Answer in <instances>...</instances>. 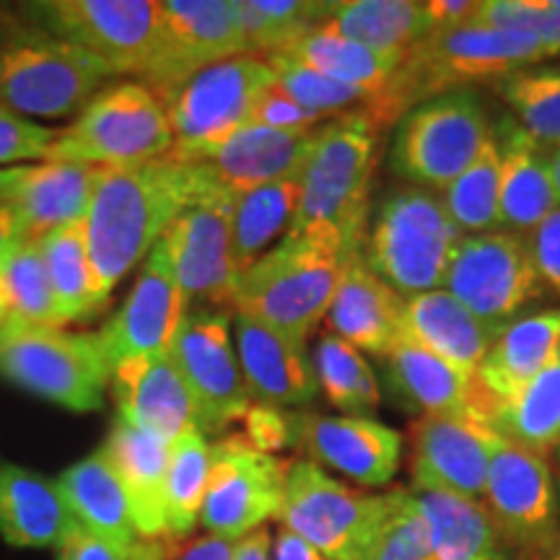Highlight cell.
<instances>
[{"instance_id":"6da1fadb","label":"cell","mask_w":560,"mask_h":560,"mask_svg":"<svg viewBox=\"0 0 560 560\" xmlns=\"http://www.w3.org/2000/svg\"><path fill=\"white\" fill-rule=\"evenodd\" d=\"M187 202V174L170 156L138 166H96L83 226L107 296L164 240Z\"/></svg>"},{"instance_id":"7a4b0ae2","label":"cell","mask_w":560,"mask_h":560,"mask_svg":"<svg viewBox=\"0 0 560 560\" xmlns=\"http://www.w3.org/2000/svg\"><path fill=\"white\" fill-rule=\"evenodd\" d=\"M552 55L527 34L467 24L420 39L397 68L389 89L376 100L366 120L376 130L400 122L412 107L450 91L499 83L514 70L542 66Z\"/></svg>"},{"instance_id":"3957f363","label":"cell","mask_w":560,"mask_h":560,"mask_svg":"<svg viewBox=\"0 0 560 560\" xmlns=\"http://www.w3.org/2000/svg\"><path fill=\"white\" fill-rule=\"evenodd\" d=\"M376 128L366 117H335L317 128L299 172L301 198L289 234H306L359 252L369 219Z\"/></svg>"},{"instance_id":"277c9868","label":"cell","mask_w":560,"mask_h":560,"mask_svg":"<svg viewBox=\"0 0 560 560\" xmlns=\"http://www.w3.org/2000/svg\"><path fill=\"white\" fill-rule=\"evenodd\" d=\"M355 255V252H353ZM338 244L306 234H285L236 280L234 312L310 340L327 319L350 257Z\"/></svg>"},{"instance_id":"5b68a950","label":"cell","mask_w":560,"mask_h":560,"mask_svg":"<svg viewBox=\"0 0 560 560\" xmlns=\"http://www.w3.org/2000/svg\"><path fill=\"white\" fill-rule=\"evenodd\" d=\"M465 234L454 226L436 192L402 185L376 206L359 255L400 296L436 291Z\"/></svg>"},{"instance_id":"8992f818","label":"cell","mask_w":560,"mask_h":560,"mask_svg":"<svg viewBox=\"0 0 560 560\" xmlns=\"http://www.w3.org/2000/svg\"><path fill=\"white\" fill-rule=\"evenodd\" d=\"M112 70L73 42L21 24L0 47V107L32 120L86 109Z\"/></svg>"},{"instance_id":"52a82bcc","label":"cell","mask_w":560,"mask_h":560,"mask_svg":"<svg viewBox=\"0 0 560 560\" xmlns=\"http://www.w3.org/2000/svg\"><path fill=\"white\" fill-rule=\"evenodd\" d=\"M174 132L164 102L145 83H117L89 102L70 128L58 130L45 161L86 166H138L164 159Z\"/></svg>"},{"instance_id":"ba28073f","label":"cell","mask_w":560,"mask_h":560,"mask_svg":"<svg viewBox=\"0 0 560 560\" xmlns=\"http://www.w3.org/2000/svg\"><path fill=\"white\" fill-rule=\"evenodd\" d=\"M490 117L475 89L420 102L397 122L389 166L405 185L441 192L478 156L490 136Z\"/></svg>"},{"instance_id":"9c48e42d","label":"cell","mask_w":560,"mask_h":560,"mask_svg":"<svg viewBox=\"0 0 560 560\" xmlns=\"http://www.w3.org/2000/svg\"><path fill=\"white\" fill-rule=\"evenodd\" d=\"M387 514L389 493L348 488L312 459L289 465L278 520L327 560H366Z\"/></svg>"},{"instance_id":"30bf717a","label":"cell","mask_w":560,"mask_h":560,"mask_svg":"<svg viewBox=\"0 0 560 560\" xmlns=\"http://www.w3.org/2000/svg\"><path fill=\"white\" fill-rule=\"evenodd\" d=\"M0 376L73 412L102 408L112 380L100 335L52 330L0 332Z\"/></svg>"},{"instance_id":"8fae6325","label":"cell","mask_w":560,"mask_h":560,"mask_svg":"<svg viewBox=\"0 0 560 560\" xmlns=\"http://www.w3.org/2000/svg\"><path fill=\"white\" fill-rule=\"evenodd\" d=\"M21 19L73 42L112 75H143L156 42L159 0H39L26 3Z\"/></svg>"},{"instance_id":"7c38bea8","label":"cell","mask_w":560,"mask_h":560,"mask_svg":"<svg viewBox=\"0 0 560 560\" xmlns=\"http://www.w3.org/2000/svg\"><path fill=\"white\" fill-rule=\"evenodd\" d=\"M314 132H280L244 125L219 143L172 149L166 156L185 170L190 202L200 198H240L272 182L299 177Z\"/></svg>"},{"instance_id":"4fadbf2b","label":"cell","mask_w":560,"mask_h":560,"mask_svg":"<svg viewBox=\"0 0 560 560\" xmlns=\"http://www.w3.org/2000/svg\"><path fill=\"white\" fill-rule=\"evenodd\" d=\"M441 289L499 330L514 322L524 306L548 293L535 268L527 236L503 229L465 236Z\"/></svg>"},{"instance_id":"5bb4252c","label":"cell","mask_w":560,"mask_h":560,"mask_svg":"<svg viewBox=\"0 0 560 560\" xmlns=\"http://www.w3.org/2000/svg\"><path fill=\"white\" fill-rule=\"evenodd\" d=\"M289 462L249 444L244 433H229L210 446V478L200 524L208 535L242 540L280 516Z\"/></svg>"},{"instance_id":"9a60e30c","label":"cell","mask_w":560,"mask_h":560,"mask_svg":"<svg viewBox=\"0 0 560 560\" xmlns=\"http://www.w3.org/2000/svg\"><path fill=\"white\" fill-rule=\"evenodd\" d=\"M276 83L268 58L236 55L187 79L164 102L174 132V149H198L234 136L265 89Z\"/></svg>"},{"instance_id":"2e32d148","label":"cell","mask_w":560,"mask_h":560,"mask_svg":"<svg viewBox=\"0 0 560 560\" xmlns=\"http://www.w3.org/2000/svg\"><path fill=\"white\" fill-rule=\"evenodd\" d=\"M172 359L192 392L202 436L221 433L234 420L247 416L252 397L236 346L231 340V317L226 310L206 304L187 310L174 338Z\"/></svg>"},{"instance_id":"e0dca14e","label":"cell","mask_w":560,"mask_h":560,"mask_svg":"<svg viewBox=\"0 0 560 560\" xmlns=\"http://www.w3.org/2000/svg\"><path fill=\"white\" fill-rule=\"evenodd\" d=\"M236 0H159V30L143 81L159 100L215 62L244 55Z\"/></svg>"},{"instance_id":"ac0fdd59","label":"cell","mask_w":560,"mask_h":560,"mask_svg":"<svg viewBox=\"0 0 560 560\" xmlns=\"http://www.w3.org/2000/svg\"><path fill=\"white\" fill-rule=\"evenodd\" d=\"M480 503L509 552L522 560L545 548L560 532L558 490L548 457L503 436L490 457Z\"/></svg>"},{"instance_id":"d6986e66","label":"cell","mask_w":560,"mask_h":560,"mask_svg":"<svg viewBox=\"0 0 560 560\" xmlns=\"http://www.w3.org/2000/svg\"><path fill=\"white\" fill-rule=\"evenodd\" d=\"M236 198H200L187 202L164 234L174 272L187 304L231 306L240 280L234 260L231 215Z\"/></svg>"},{"instance_id":"ffe728a7","label":"cell","mask_w":560,"mask_h":560,"mask_svg":"<svg viewBox=\"0 0 560 560\" xmlns=\"http://www.w3.org/2000/svg\"><path fill=\"white\" fill-rule=\"evenodd\" d=\"M501 433L475 416H423L412 425L410 475L416 493L480 501Z\"/></svg>"},{"instance_id":"44dd1931","label":"cell","mask_w":560,"mask_h":560,"mask_svg":"<svg viewBox=\"0 0 560 560\" xmlns=\"http://www.w3.org/2000/svg\"><path fill=\"white\" fill-rule=\"evenodd\" d=\"M187 310L190 304L179 289L170 247L161 240L145 257L122 310L96 332L109 371L125 359L170 353Z\"/></svg>"},{"instance_id":"7402d4cb","label":"cell","mask_w":560,"mask_h":560,"mask_svg":"<svg viewBox=\"0 0 560 560\" xmlns=\"http://www.w3.org/2000/svg\"><path fill=\"white\" fill-rule=\"evenodd\" d=\"M231 327L252 402L283 410L312 402L319 395L306 340L240 312L231 319Z\"/></svg>"},{"instance_id":"603a6c76","label":"cell","mask_w":560,"mask_h":560,"mask_svg":"<svg viewBox=\"0 0 560 560\" xmlns=\"http://www.w3.org/2000/svg\"><path fill=\"white\" fill-rule=\"evenodd\" d=\"M296 441L314 465H325L366 488L395 478L402 462V433L361 416H296Z\"/></svg>"},{"instance_id":"cb8c5ba5","label":"cell","mask_w":560,"mask_h":560,"mask_svg":"<svg viewBox=\"0 0 560 560\" xmlns=\"http://www.w3.org/2000/svg\"><path fill=\"white\" fill-rule=\"evenodd\" d=\"M112 397L117 418L174 444L182 433L198 429V408L185 376L170 353L125 359L112 369Z\"/></svg>"},{"instance_id":"d4e9b609","label":"cell","mask_w":560,"mask_h":560,"mask_svg":"<svg viewBox=\"0 0 560 560\" xmlns=\"http://www.w3.org/2000/svg\"><path fill=\"white\" fill-rule=\"evenodd\" d=\"M96 166L42 161L0 170V206L16 219L24 240H39L70 221H83Z\"/></svg>"},{"instance_id":"484cf974","label":"cell","mask_w":560,"mask_h":560,"mask_svg":"<svg viewBox=\"0 0 560 560\" xmlns=\"http://www.w3.org/2000/svg\"><path fill=\"white\" fill-rule=\"evenodd\" d=\"M384 382L402 410L423 416H475L488 423L490 402L478 374H467L431 350L400 338L384 355Z\"/></svg>"},{"instance_id":"4316f807","label":"cell","mask_w":560,"mask_h":560,"mask_svg":"<svg viewBox=\"0 0 560 560\" xmlns=\"http://www.w3.org/2000/svg\"><path fill=\"white\" fill-rule=\"evenodd\" d=\"M501 151V226L511 234L529 236L552 210L560 195L552 177L548 145L537 143L514 117L493 125Z\"/></svg>"},{"instance_id":"83f0119b","label":"cell","mask_w":560,"mask_h":560,"mask_svg":"<svg viewBox=\"0 0 560 560\" xmlns=\"http://www.w3.org/2000/svg\"><path fill=\"white\" fill-rule=\"evenodd\" d=\"M405 296L371 272L355 252L342 270L340 285L327 312V325L361 353L384 355L402 338Z\"/></svg>"},{"instance_id":"f1b7e54d","label":"cell","mask_w":560,"mask_h":560,"mask_svg":"<svg viewBox=\"0 0 560 560\" xmlns=\"http://www.w3.org/2000/svg\"><path fill=\"white\" fill-rule=\"evenodd\" d=\"M100 452L107 457L125 495H128L140 540L166 537L164 488L172 444L115 418Z\"/></svg>"},{"instance_id":"f546056e","label":"cell","mask_w":560,"mask_h":560,"mask_svg":"<svg viewBox=\"0 0 560 560\" xmlns=\"http://www.w3.org/2000/svg\"><path fill=\"white\" fill-rule=\"evenodd\" d=\"M499 327L482 322L450 291L436 289L405 299L402 338L431 350L467 374H478Z\"/></svg>"},{"instance_id":"4dcf8cb0","label":"cell","mask_w":560,"mask_h":560,"mask_svg":"<svg viewBox=\"0 0 560 560\" xmlns=\"http://www.w3.org/2000/svg\"><path fill=\"white\" fill-rule=\"evenodd\" d=\"M79 527L58 486L19 465H0V537L13 548H60Z\"/></svg>"},{"instance_id":"1f68e13d","label":"cell","mask_w":560,"mask_h":560,"mask_svg":"<svg viewBox=\"0 0 560 560\" xmlns=\"http://www.w3.org/2000/svg\"><path fill=\"white\" fill-rule=\"evenodd\" d=\"M560 353V310H542L503 325L478 369L490 408L509 400ZM490 412V410H488Z\"/></svg>"},{"instance_id":"d6a6232c","label":"cell","mask_w":560,"mask_h":560,"mask_svg":"<svg viewBox=\"0 0 560 560\" xmlns=\"http://www.w3.org/2000/svg\"><path fill=\"white\" fill-rule=\"evenodd\" d=\"M55 486L81 527L122 550H130L140 540L128 495L102 452L70 465Z\"/></svg>"},{"instance_id":"836d02e7","label":"cell","mask_w":560,"mask_h":560,"mask_svg":"<svg viewBox=\"0 0 560 560\" xmlns=\"http://www.w3.org/2000/svg\"><path fill=\"white\" fill-rule=\"evenodd\" d=\"M416 501L429 529L431 560H511L480 501L446 493H416Z\"/></svg>"},{"instance_id":"e575fe53","label":"cell","mask_w":560,"mask_h":560,"mask_svg":"<svg viewBox=\"0 0 560 560\" xmlns=\"http://www.w3.org/2000/svg\"><path fill=\"white\" fill-rule=\"evenodd\" d=\"M278 55L280 58H289L293 62H301V66L317 70V73L327 75V79L363 91V94L371 96V107H374L376 100L389 89V83L395 79L397 68H400L402 62L397 58H387V55L369 50V47L359 45V42L346 39L342 34L332 32L330 26L325 24L312 30L310 34H304V37L296 39L291 47H285V50Z\"/></svg>"},{"instance_id":"d590c367","label":"cell","mask_w":560,"mask_h":560,"mask_svg":"<svg viewBox=\"0 0 560 560\" xmlns=\"http://www.w3.org/2000/svg\"><path fill=\"white\" fill-rule=\"evenodd\" d=\"M332 32L369 50L405 60L420 39L429 37L423 3L412 0H348L335 3L325 21Z\"/></svg>"},{"instance_id":"8d00e7d4","label":"cell","mask_w":560,"mask_h":560,"mask_svg":"<svg viewBox=\"0 0 560 560\" xmlns=\"http://www.w3.org/2000/svg\"><path fill=\"white\" fill-rule=\"evenodd\" d=\"M488 425L511 444L548 457L560 446V353L535 380L495 402L488 412Z\"/></svg>"},{"instance_id":"74e56055","label":"cell","mask_w":560,"mask_h":560,"mask_svg":"<svg viewBox=\"0 0 560 560\" xmlns=\"http://www.w3.org/2000/svg\"><path fill=\"white\" fill-rule=\"evenodd\" d=\"M39 249L45 255L47 272L62 325L86 319L107 304L100 278L91 262L86 226L83 221H70L39 236Z\"/></svg>"},{"instance_id":"f35d334b","label":"cell","mask_w":560,"mask_h":560,"mask_svg":"<svg viewBox=\"0 0 560 560\" xmlns=\"http://www.w3.org/2000/svg\"><path fill=\"white\" fill-rule=\"evenodd\" d=\"M0 283L5 291V325L0 332L62 327L39 240H21L0 257Z\"/></svg>"},{"instance_id":"ab89813d","label":"cell","mask_w":560,"mask_h":560,"mask_svg":"<svg viewBox=\"0 0 560 560\" xmlns=\"http://www.w3.org/2000/svg\"><path fill=\"white\" fill-rule=\"evenodd\" d=\"M299 198V177L272 182L236 198L231 234H234V260L240 276L289 234L296 219Z\"/></svg>"},{"instance_id":"60d3db41","label":"cell","mask_w":560,"mask_h":560,"mask_svg":"<svg viewBox=\"0 0 560 560\" xmlns=\"http://www.w3.org/2000/svg\"><path fill=\"white\" fill-rule=\"evenodd\" d=\"M446 213L465 236L501 231V151L495 132L490 136L470 166L439 192Z\"/></svg>"},{"instance_id":"b9f144b4","label":"cell","mask_w":560,"mask_h":560,"mask_svg":"<svg viewBox=\"0 0 560 560\" xmlns=\"http://www.w3.org/2000/svg\"><path fill=\"white\" fill-rule=\"evenodd\" d=\"M335 3L317 0H236V19L247 55L283 52L330 19Z\"/></svg>"},{"instance_id":"7bdbcfd3","label":"cell","mask_w":560,"mask_h":560,"mask_svg":"<svg viewBox=\"0 0 560 560\" xmlns=\"http://www.w3.org/2000/svg\"><path fill=\"white\" fill-rule=\"evenodd\" d=\"M210 478V446L198 429L185 431L172 444L164 488L166 537L185 540L198 527Z\"/></svg>"},{"instance_id":"ee69618b","label":"cell","mask_w":560,"mask_h":560,"mask_svg":"<svg viewBox=\"0 0 560 560\" xmlns=\"http://www.w3.org/2000/svg\"><path fill=\"white\" fill-rule=\"evenodd\" d=\"M312 361L319 389L325 392L335 408L361 418H369V412L380 408V376L374 374V369L359 348L330 332L319 338Z\"/></svg>"},{"instance_id":"f6af8a7d","label":"cell","mask_w":560,"mask_h":560,"mask_svg":"<svg viewBox=\"0 0 560 560\" xmlns=\"http://www.w3.org/2000/svg\"><path fill=\"white\" fill-rule=\"evenodd\" d=\"M493 86L524 132L560 149V68H522Z\"/></svg>"},{"instance_id":"bcb514c9","label":"cell","mask_w":560,"mask_h":560,"mask_svg":"<svg viewBox=\"0 0 560 560\" xmlns=\"http://www.w3.org/2000/svg\"><path fill=\"white\" fill-rule=\"evenodd\" d=\"M268 62L272 73H276V86L283 89L301 107L317 112V115L327 117V120L346 115L366 117L371 96L363 94V91L327 79V75L317 73V70L301 66V62H293L289 58H280V55H272Z\"/></svg>"},{"instance_id":"7dc6e473","label":"cell","mask_w":560,"mask_h":560,"mask_svg":"<svg viewBox=\"0 0 560 560\" xmlns=\"http://www.w3.org/2000/svg\"><path fill=\"white\" fill-rule=\"evenodd\" d=\"M472 24L527 34L560 55V0H480Z\"/></svg>"},{"instance_id":"c3c4849f","label":"cell","mask_w":560,"mask_h":560,"mask_svg":"<svg viewBox=\"0 0 560 560\" xmlns=\"http://www.w3.org/2000/svg\"><path fill=\"white\" fill-rule=\"evenodd\" d=\"M366 560H431L429 529L412 490H389V514Z\"/></svg>"},{"instance_id":"681fc988","label":"cell","mask_w":560,"mask_h":560,"mask_svg":"<svg viewBox=\"0 0 560 560\" xmlns=\"http://www.w3.org/2000/svg\"><path fill=\"white\" fill-rule=\"evenodd\" d=\"M55 138H58V130L42 128V125L0 107V166L13 164V161L45 159Z\"/></svg>"},{"instance_id":"f907efd6","label":"cell","mask_w":560,"mask_h":560,"mask_svg":"<svg viewBox=\"0 0 560 560\" xmlns=\"http://www.w3.org/2000/svg\"><path fill=\"white\" fill-rule=\"evenodd\" d=\"M325 120L327 117L317 115V112L301 107L276 83L262 91L249 115V125H260V128L280 132H314Z\"/></svg>"},{"instance_id":"816d5d0a","label":"cell","mask_w":560,"mask_h":560,"mask_svg":"<svg viewBox=\"0 0 560 560\" xmlns=\"http://www.w3.org/2000/svg\"><path fill=\"white\" fill-rule=\"evenodd\" d=\"M244 420H247L244 436L260 452H278L289 446L291 441H296V416H285L278 408L252 405Z\"/></svg>"},{"instance_id":"f5cc1de1","label":"cell","mask_w":560,"mask_h":560,"mask_svg":"<svg viewBox=\"0 0 560 560\" xmlns=\"http://www.w3.org/2000/svg\"><path fill=\"white\" fill-rule=\"evenodd\" d=\"M527 240L545 291L560 296V208L552 210Z\"/></svg>"},{"instance_id":"db71d44e","label":"cell","mask_w":560,"mask_h":560,"mask_svg":"<svg viewBox=\"0 0 560 560\" xmlns=\"http://www.w3.org/2000/svg\"><path fill=\"white\" fill-rule=\"evenodd\" d=\"M58 550V560H128L130 556V550L117 548V545L94 535L81 524L70 532L68 540Z\"/></svg>"},{"instance_id":"11a10c76","label":"cell","mask_w":560,"mask_h":560,"mask_svg":"<svg viewBox=\"0 0 560 560\" xmlns=\"http://www.w3.org/2000/svg\"><path fill=\"white\" fill-rule=\"evenodd\" d=\"M478 5L480 0H429V3H423L429 34L452 32L472 24Z\"/></svg>"},{"instance_id":"9f6ffc18","label":"cell","mask_w":560,"mask_h":560,"mask_svg":"<svg viewBox=\"0 0 560 560\" xmlns=\"http://www.w3.org/2000/svg\"><path fill=\"white\" fill-rule=\"evenodd\" d=\"M236 540L226 537L202 535L185 545H174L172 560H234Z\"/></svg>"},{"instance_id":"6f0895ef","label":"cell","mask_w":560,"mask_h":560,"mask_svg":"<svg viewBox=\"0 0 560 560\" xmlns=\"http://www.w3.org/2000/svg\"><path fill=\"white\" fill-rule=\"evenodd\" d=\"M272 560H327L317 548L301 540L291 529H280L276 537V548H272Z\"/></svg>"},{"instance_id":"680465c9","label":"cell","mask_w":560,"mask_h":560,"mask_svg":"<svg viewBox=\"0 0 560 560\" xmlns=\"http://www.w3.org/2000/svg\"><path fill=\"white\" fill-rule=\"evenodd\" d=\"M234 560H272L270 532L260 527L249 532V535L242 537V540H236Z\"/></svg>"},{"instance_id":"91938a15","label":"cell","mask_w":560,"mask_h":560,"mask_svg":"<svg viewBox=\"0 0 560 560\" xmlns=\"http://www.w3.org/2000/svg\"><path fill=\"white\" fill-rule=\"evenodd\" d=\"M174 542L170 540H138L130 548L128 560H172Z\"/></svg>"},{"instance_id":"94428289","label":"cell","mask_w":560,"mask_h":560,"mask_svg":"<svg viewBox=\"0 0 560 560\" xmlns=\"http://www.w3.org/2000/svg\"><path fill=\"white\" fill-rule=\"evenodd\" d=\"M21 240H24V236H21L16 219H13L9 210L0 206V257H3L5 252H9L13 244H19Z\"/></svg>"},{"instance_id":"6125c7cd","label":"cell","mask_w":560,"mask_h":560,"mask_svg":"<svg viewBox=\"0 0 560 560\" xmlns=\"http://www.w3.org/2000/svg\"><path fill=\"white\" fill-rule=\"evenodd\" d=\"M19 24H21V13H19V16H16V13L5 11L3 5H0V47L5 45V39L11 37L13 30H16Z\"/></svg>"},{"instance_id":"be15d7a7","label":"cell","mask_w":560,"mask_h":560,"mask_svg":"<svg viewBox=\"0 0 560 560\" xmlns=\"http://www.w3.org/2000/svg\"><path fill=\"white\" fill-rule=\"evenodd\" d=\"M527 560H560V532L556 537H552L548 545H545V548L532 552Z\"/></svg>"},{"instance_id":"e7e4bbea","label":"cell","mask_w":560,"mask_h":560,"mask_svg":"<svg viewBox=\"0 0 560 560\" xmlns=\"http://www.w3.org/2000/svg\"><path fill=\"white\" fill-rule=\"evenodd\" d=\"M550 159H552V177H556V187H558V195H560V149H552Z\"/></svg>"},{"instance_id":"03108f58","label":"cell","mask_w":560,"mask_h":560,"mask_svg":"<svg viewBox=\"0 0 560 560\" xmlns=\"http://www.w3.org/2000/svg\"><path fill=\"white\" fill-rule=\"evenodd\" d=\"M5 325V291H3V283H0V330H3Z\"/></svg>"}]
</instances>
